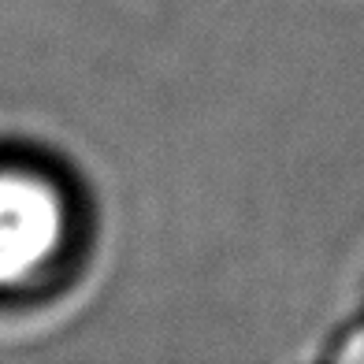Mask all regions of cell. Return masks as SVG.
Masks as SVG:
<instances>
[{
	"instance_id": "cell-1",
	"label": "cell",
	"mask_w": 364,
	"mask_h": 364,
	"mask_svg": "<svg viewBox=\"0 0 364 364\" xmlns=\"http://www.w3.org/2000/svg\"><path fill=\"white\" fill-rule=\"evenodd\" d=\"M78 205L71 186L34 160H0V294H34L71 264Z\"/></svg>"
}]
</instances>
